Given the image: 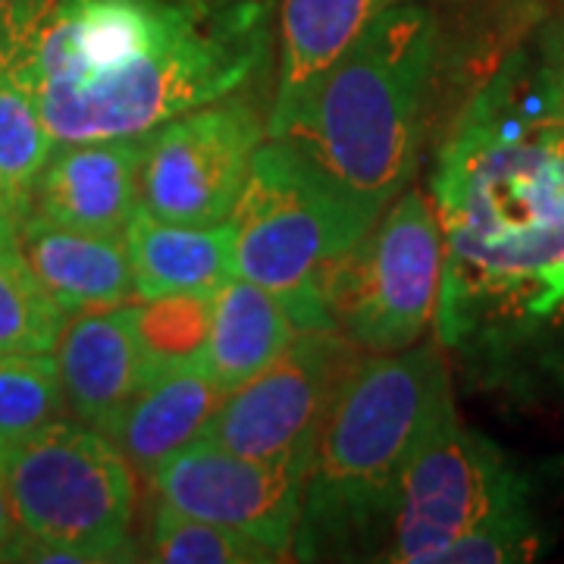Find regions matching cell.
I'll return each instance as SVG.
<instances>
[{
    "mask_svg": "<svg viewBox=\"0 0 564 564\" xmlns=\"http://www.w3.org/2000/svg\"><path fill=\"white\" fill-rule=\"evenodd\" d=\"M443 226L436 339L514 402H564V144L530 44L464 104L433 170Z\"/></svg>",
    "mask_w": 564,
    "mask_h": 564,
    "instance_id": "cell-1",
    "label": "cell"
},
{
    "mask_svg": "<svg viewBox=\"0 0 564 564\" xmlns=\"http://www.w3.org/2000/svg\"><path fill=\"white\" fill-rule=\"evenodd\" d=\"M270 20L273 0H54L22 73L54 144L144 135L258 79Z\"/></svg>",
    "mask_w": 564,
    "mask_h": 564,
    "instance_id": "cell-2",
    "label": "cell"
},
{
    "mask_svg": "<svg viewBox=\"0 0 564 564\" xmlns=\"http://www.w3.org/2000/svg\"><path fill=\"white\" fill-rule=\"evenodd\" d=\"M436 63L433 7L399 3L364 25L292 101L267 110V139L380 217L417 170Z\"/></svg>",
    "mask_w": 564,
    "mask_h": 564,
    "instance_id": "cell-3",
    "label": "cell"
},
{
    "mask_svg": "<svg viewBox=\"0 0 564 564\" xmlns=\"http://www.w3.org/2000/svg\"><path fill=\"white\" fill-rule=\"evenodd\" d=\"M452 404L440 339L358 355L314 443L292 558L380 562L404 467Z\"/></svg>",
    "mask_w": 564,
    "mask_h": 564,
    "instance_id": "cell-4",
    "label": "cell"
},
{
    "mask_svg": "<svg viewBox=\"0 0 564 564\" xmlns=\"http://www.w3.org/2000/svg\"><path fill=\"white\" fill-rule=\"evenodd\" d=\"M229 223L236 276L273 292L299 333L333 329L329 276L377 217L343 198L280 141L263 139Z\"/></svg>",
    "mask_w": 564,
    "mask_h": 564,
    "instance_id": "cell-5",
    "label": "cell"
},
{
    "mask_svg": "<svg viewBox=\"0 0 564 564\" xmlns=\"http://www.w3.org/2000/svg\"><path fill=\"white\" fill-rule=\"evenodd\" d=\"M20 533L69 549L79 564L135 562V474L101 430L61 417L0 448Z\"/></svg>",
    "mask_w": 564,
    "mask_h": 564,
    "instance_id": "cell-6",
    "label": "cell"
},
{
    "mask_svg": "<svg viewBox=\"0 0 564 564\" xmlns=\"http://www.w3.org/2000/svg\"><path fill=\"white\" fill-rule=\"evenodd\" d=\"M445 242L433 202L404 188L326 285V317L361 351H402L436 326Z\"/></svg>",
    "mask_w": 564,
    "mask_h": 564,
    "instance_id": "cell-7",
    "label": "cell"
},
{
    "mask_svg": "<svg viewBox=\"0 0 564 564\" xmlns=\"http://www.w3.org/2000/svg\"><path fill=\"white\" fill-rule=\"evenodd\" d=\"M521 499V474L452 404L404 467L380 562L440 564L448 545Z\"/></svg>",
    "mask_w": 564,
    "mask_h": 564,
    "instance_id": "cell-8",
    "label": "cell"
},
{
    "mask_svg": "<svg viewBox=\"0 0 564 564\" xmlns=\"http://www.w3.org/2000/svg\"><path fill=\"white\" fill-rule=\"evenodd\" d=\"M263 139L267 113L239 95L163 120L141 135V207L166 223H226Z\"/></svg>",
    "mask_w": 564,
    "mask_h": 564,
    "instance_id": "cell-9",
    "label": "cell"
},
{
    "mask_svg": "<svg viewBox=\"0 0 564 564\" xmlns=\"http://www.w3.org/2000/svg\"><path fill=\"white\" fill-rule=\"evenodd\" d=\"M358 355L339 329H304L267 370L223 399L204 436L245 458L307 474L323 417Z\"/></svg>",
    "mask_w": 564,
    "mask_h": 564,
    "instance_id": "cell-10",
    "label": "cell"
},
{
    "mask_svg": "<svg viewBox=\"0 0 564 564\" xmlns=\"http://www.w3.org/2000/svg\"><path fill=\"white\" fill-rule=\"evenodd\" d=\"M307 474L289 464L254 462L198 436L151 474L154 502L229 527L292 558Z\"/></svg>",
    "mask_w": 564,
    "mask_h": 564,
    "instance_id": "cell-11",
    "label": "cell"
},
{
    "mask_svg": "<svg viewBox=\"0 0 564 564\" xmlns=\"http://www.w3.org/2000/svg\"><path fill=\"white\" fill-rule=\"evenodd\" d=\"M141 135L57 144L41 170L32 214L82 232H126L139 210Z\"/></svg>",
    "mask_w": 564,
    "mask_h": 564,
    "instance_id": "cell-12",
    "label": "cell"
},
{
    "mask_svg": "<svg viewBox=\"0 0 564 564\" xmlns=\"http://www.w3.org/2000/svg\"><path fill=\"white\" fill-rule=\"evenodd\" d=\"M54 351L69 414L101 433L151 377L135 333V304L69 317Z\"/></svg>",
    "mask_w": 564,
    "mask_h": 564,
    "instance_id": "cell-13",
    "label": "cell"
},
{
    "mask_svg": "<svg viewBox=\"0 0 564 564\" xmlns=\"http://www.w3.org/2000/svg\"><path fill=\"white\" fill-rule=\"evenodd\" d=\"M226 399L214 380L207 358H188L154 367L135 399L122 408L104 436L120 448L135 477L151 474L170 462L180 448L204 436V426Z\"/></svg>",
    "mask_w": 564,
    "mask_h": 564,
    "instance_id": "cell-14",
    "label": "cell"
},
{
    "mask_svg": "<svg viewBox=\"0 0 564 564\" xmlns=\"http://www.w3.org/2000/svg\"><path fill=\"white\" fill-rule=\"evenodd\" d=\"M25 261L66 317L135 302V276L122 232H82L29 214L17 226Z\"/></svg>",
    "mask_w": 564,
    "mask_h": 564,
    "instance_id": "cell-15",
    "label": "cell"
},
{
    "mask_svg": "<svg viewBox=\"0 0 564 564\" xmlns=\"http://www.w3.org/2000/svg\"><path fill=\"white\" fill-rule=\"evenodd\" d=\"M122 236L141 302L163 295H214L223 282L236 276V232L229 220L217 226L166 223L139 204Z\"/></svg>",
    "mask_w": 564,
    "mask_h": 564,
    "instance_id": "cell-16",
    "label": "cell"
},
{
    "mask_svg": "<svg viewBox=\"0 0 564 564\" xmlns=\"http://www.w3.org/2000/svg\"><path fill=\"white\" fill-rule=\"evenodd\" d=\"M299 336L289 307L261 285L229 276L214 292L204 358L223 395L254 380Z\"/></svg>",
    "mask_w": 564,
    "mask_h": 564,
    "instance_id": "cell-17",
    "label": "cell"
},
{
    "mask_svg": "<svg viewBox=\"0 0 564 564\" xmlns=\"http://www.w3.org/2000/svg\"><path fill=\"white\" fill-rule=\"evenodd\" d=\"M399 3L426 0H282L280 7V66L270 110L295 98L364 25Z\"/></svg>",
    "mask_w": 564,
    "mask_h": 564,
    "instance_id": "cell-18",
    "label": "cell"
},
{
    "mask_svg": "<svg viewBox=\"0 0 564 564\" xmlns=\"http://www.w3.org/2000/svg\"><path fill=\"white\" fill-rule=\"evenodd\" d=\"M66 321L61 304L25 261L17 223L0 217V355L54 351Z\"/></svg>",
    "mask_w": 564,
    "mask_h": 564,
    "instance_id": "cell-19",
    "label": "cell"
},
{
    "mask_svg": "<svg viewBox=\"0 0 564 564\" xmlns=\"http://www.w3.org/2000/svg\"><path fill=\"white\" fill-rule=\"evenodd\" d=\"M144 562L163 564H273L282 562L273 549L236 533L229 527L210 524L182 514L170 505L154 502L148 524Z\"/></svg>",
    "mask_w": 564,
    "mask_h": 564,
    "instance_id": "cell-20",
    "label": "cell"
},
{
    "mask_svg": "<svg viewBox=\"0 0 564 564\" xmlns=\"http://www.w3.org/2000/svg\"><path fill=\"white\" fill-rule=\"evenodd\" d=\"M69 414L57 358L0 355V448Z\"/></svg>",
    "mask_w": 564,
    "mask_h": 564,
    "instance_id": "cell-21",
    "label": "cell"
},
{
    "mask_svg": "<svg viewBox=\"0 0 564 564\" xmlns=\"http://www.w3.org/2000/svg\"><path fill=\"white\" fill-rule=\"evenodd\" d=\"M214 295H163L135 304L141 351L154 367L204 355Z\"/></svg>",
    "mask_w": 564,
    "mask_h": 564,
    "instance_id": "cell-22",
    "label": "cell"
},
{
    "mask_svg": "<svg viewBox=\"0 0 564 564\" xmlns=\"http://www.w3.org/2000/svg\"><path fill=\"white\" fill-rule=\"evenodd\" d=\"M543 549V533L533 518L530 499L508 505L486 518L477 530H470L458 543L443 552L440 564H508L530 562Z\"/></svg>",
    "mask_w": 564,
    "mask_h": 564,
    "instance_id": "cell-23",
    "label": "cell"
},
{
    "mask_svg": "<svg viewBox=\"0 0 564 564\" xmlns=\"http://www.w3.org/2000/svg\"><path fill=\"white\" fill-rule=\"evenodd\" d=\"M530 54H533L536 79L549 104V113L564 144V17L545 20L540 25L536 39L530 41Z\"/></svg>",
    "mask_w": 564,
    "mask_h": 564,
    "instance_id": "cell-24",
    "label": "cell"
},
{
    "mask_svg": "<svg viewBox=\"0 0 564 564\" xmlns=\"http://www.w3.org/2000/svg\"><path fill=\"white\" fill-rule=\"evenodd\" d=\"M20 536V527L13 518V508H10V496H7V486H3V474H0V555L7 552V545Z\"/></svg>",
    "mask_w": 564,
    "mask_h": 564,
    "instance_id": "cell-25",
    "label": "cell"
},
{
    "mask_svg": "<svg viewBox=\"0 0 564 564\" xmlns=\"http://www.w3.org/2000/svg\"><path fill=\"white\" fill-rule=\"evenodd\" d=\"M0 217H3V214H0Z\"/></svg>",
    "mask_w": 564,
    "mask_h": 564,
    "instance_id": "cell-26",
    "label": "cell"
}]
</instances>
